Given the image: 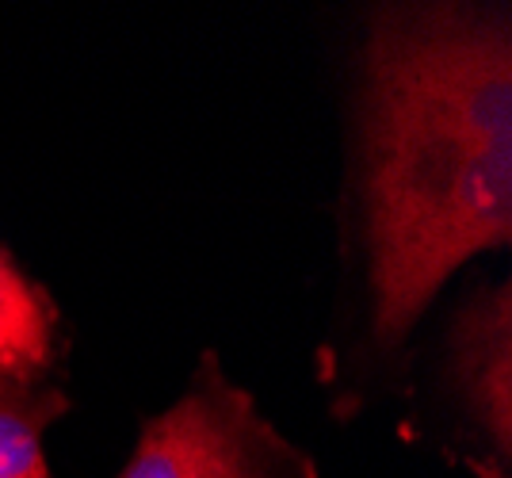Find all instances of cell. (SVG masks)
Wrapping results in <instances>:
<instances>
[{
    "mask_svg": "<svg viewBox=\"0 0 512 478\" xmlns=\"http://www.w3.org/2000/svg\"><path fill=\"white\" fill-rule=\"evenodd\" d=\"M119 478H318L295 448L234 387L214 352H203L188 391L142 425Z\"/></svg>",
    "mask_w": 512,
    "mask_h": 478,
    "instance_id": "2",
    "label": "cell"
},
{
    "mask_svg": "<svg viewBox=\"0 0 512 478\" xmlns=\"http://www.w3.org/2000/svg\"><path fill=\"white\" fill-rule=\"evenodd\" d=\"M65 410L69 398L54 379L0 371V478H50L43 436Z\"/></svg>",
    "mask_w": 512,
    "mask_h": 478,
    "instance_id": "5",
    "label": "cell"
},
{
    "mask_svg": "<svg viewBox=\"0 0 512 478\" xmlns=\"http://www.w3.org/2000/svg\"><path fill=\"white\" fill-rule=\"evenodd\" d=\"M62 356L58 306L0 245V371L20 379H54Z\"/></svg>",
    "mask_w": 512,
    "mask_h": 478,
    "instance_id": "4",
    "label": "cell"
},
{
    "mask_svg": "<svg viewBox=\"0 0 512 478\" xmlns=\"http://www.w3.org/2000/svg\"><path fill=\"white\" fill-rule=\"evenodd\" d=\"M356 211L379 348L512 238V27L505 4H386L360 50Z\"/></svg>",
    "mask_w": 512,
    "mask_h": 478,
    "instance_id": "1",
    "label": "cell"
},
{
    "mask_svg": "<svg viewBox=\"0 0 512 478\" xmlns=\"http://www.w3.org/2000/svg\"><path fill=\"white\" fill-rule=\"evenodd\" d=\"M451 406L470 436L467 463L482 478L512 471V287L505 280L470 295L455 314L444 360Z\"/></svg>",
    "mask_w": 512,
    "mask_h": 478,
    "instance_id": "3",
    "label": "cell"
}]
</instances>
